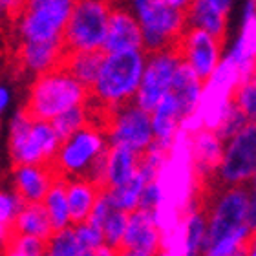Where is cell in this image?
<instances>
[{
    "label": "cell",
    "mask_w": 256,
    "mask_h": 256,
    "mask_svg": "<svg viewBox=\"0 0 256 256\" xmlns=\"http://www.w3.org/2000/svg\"><path fill=\"white\" fill-rule=\"evenodd\" d=\"M141 20L143 33V46L141 55L143 59L154 57L158 54H172L176 48L178 38L188 26V10L190 2H136Z\"/></svg>",
    "instance_id": "obj_1"
},
{
    "label": "cell",
    "mask_w": 256,
    "mask_h": 256,
    "mask_svg": "<svg viewBox=\"0 0 256 256\" xmlns=\"http://www.w3.org/2000/svg\"><path fill=\"white\" fill-rule=\"evenodd\" d=\"M84 88L70 77L40 74L33 80L20 116L30 123H48L74 106H79Z\"/></svg>",
    "instance_id": "obj_2"
},
{
    "label": "cell",
    "mask_w": 256,
    "mask_h": 256,
    "mask_svg": "<svg viewBox=\"0 0 256 256\" xmlns=\"http://www.w3.org/2000/svg\"><path fill=\"white\" fill-rule=\"evenodd\" d=\"M247 200H249L247 185L227 187L216 194L208 212L207 234L202 246L203 252H207L222 242L246 238L249 232L246 225Z\"/></svg>",
    "instance_id": "obj_3"
},
{
    "label": "cell",
    "mask_w": 256,
    "mask_h": 256,
    "mask_svg": "<svg viewBox=\"0 0 256 256\" xmlns=\"http://www.w3.org/2000/svg\"><path fill=\"white\" fill-rule=\"evenodd\" d=\"M110 8L112 2H74L68 20L57 38V50L88 52L102 48Z\"/></svg>",
    "instance_id": "obj_4"
},
{
    "label": "cell",
    "mask_w": 256,
    "mask_h": 256,
    "mask_svg": "<svg viewBox=\"0 0 256 256\" xmlns=\"http://www.w3.org/2000/svg\"><path fill=\"white\" fill-rule=\"evenodd\" d=\"M143 55L138 50L108 55L97 79L96 94L116 106L136 97L143 75Z\"/></svg>",
    "instance_id": "obj_5"
},
{
    "label": "cell",
    "mask_w": 256,
    "mask_h": 256,
    "mask_svg": "<svg viewBox=\"0 0 256 256\" xmlns=\"http://www.w3.org/2000/svg\"><path fill=\"white\" fill-rule=\"evenodd\" d=\"M59 141L50 123H30L16 114L10 132V158L13 170L35 165L57 152Z\"/></svg>",
    "instance_id": "obj_6"
},
{
    "label": "cell",
    "mask_w": 256,
    "mask_h": 256,
    "mask_svg": "<svg viewBox=\"0 0 256 256\" xmlns=\"http://www.w3.org/2000/svg\"><path fill=\"white\" fill-rule=\"evenodd\" d=\"M256 170V123H247L230 139L229 148L224 152L212 185L218 190L234 185H247Z\"/></svg>",
    "instance_id": "obj_7"
},
{
    "label": "cell",
    "mask_w": 256,
    "mask_h": 256,
    "mask_svg": "<svg viewBox=\"0 0 256 256\" xmlns=\"http://www.w3.org/2000/svg\"><path fill=\"white\" fill-rule=\"evenodd\" d=\"M74 2L62 0H37L28 2L26 11L16 24L15 32L18 37L32 42H50L57 40L68 20Z\"/></svg>",
    "instance_id": "obj_8"
},
{
    "label": "cell",
    "mask_w": 256,
    "mask_h": 256,
    "mask_svg": "<svg viewBox=\"0 0 256 256\" xmlns=\"http://www.w3.org/2000/svg\"><path fill=\"white\" fill-rule=\"evenodd\" d=\"M102 146L104 141L99 134L80 126L64 143L59 144L57 152L52 156V163L62 180H77L84 174L92 160L99 154Z\"/></svg>",
    "instance_id": "obj_9"
},
{
    "label": "cell",
    "mask_w": 256,
    "mask_h": 256,
    "mask_svg": "<svg viewBox=\"0 0 256 256\" xmlns=\"http://www.w3.org/2000/svg\"><path fill=\"white\" fill-rule=\"evenodd\" d=\"M220 52H222V46L208 33L192 26H187L174 48V55L178 57V60L188 64L194 70L202 86L207 84L214 70L218 68Z\"/></svg>",
    "instance_id": "obj_10"
},
{
    "label": "cell",
    "mask_w": 256,
    "mask_h": 256,
    "mask_svg": "<svg viewBox=\"0 0 256 256\" xmlns=\"http://www.w3.org/2000/svg\"><path fill=\"white\" fill-rule=\"evenodd\" d=\"M146 60L148 64L141 75L136 101L143 112L152 116L160 101L166 96V92L170 88L172 77L176 74V68L180 66V60L172 54H158L154 57H148Z\"/></svg>",
    "instance_id": "obj_11"
},
{
    "label": "cell",
    "mask_w": 256,
    "mask_h": 256,
    "mask_svg": "<svg viewBox=\"0 0 256 256\" xmlns=\"http://www.w3.org/2000/svg\"><path fill=\"white\" fill-rule=\"evenodd\" d=\"M152 121L146 112L138 106L136 97L119 104V119L110 144H123L134 152H143L152 143Z\"/></svg>",
    "instance_id": "obj_12"
},
{
    "label": "cell",
    "mask_w": 256,
    "mask_h": 256,
    "mask_svg": "<svg viewBox=\"0 0 256 256\" xmlns=\"http://www.w3.org/2000/svg\"><path fill=\"white\" fill-rule=\"evenodd\" d=\"M190 136V154L194 183H208L224 161V144L212 130L198 128Z\"/></svg>",
    "instance_id": "obj_13"
},
{
    "label": "cell",
    "mask_w": 256,
    "mask_h": 256,
    "mask_svg": "<svg viewBox=\"0 0 256 256\" xmlns=\"http://www.w3.org/2000/svg\"><path fill=\"white\" fill-rule=\"evenodd\" d=\"M141 46H143V33H141L139 22L134 18V15L126 8L112 4L108 13L106 37H104L102 50L108 55H112L121 52H132V50L141 52Z\"/></svg>",
    "instance_id": "obj_14"
},
{
    "label": "cell",
    "mask_w": 256,
    "mask_h": 256,
    "mask_svg": "<svg viewBox=\"0 0 256 256\" xmlns=\"http://www.w3.org/2000/svg\"><path fill=\"white\" fill-rule=\"evenodd\" d=\"M119 246L152 256L161 251V234L156 225L154 212L144 210V208H136L128 214L126 230Z\"/></svg>",
    "instance_id": "obj_15"
},
{
    "label": "cell",
    "mask_w": 256,
    "mask_h": 256,
    "mask_svg": "<svg viewBox=\"0 0 256 256\" xmlns=\"http://www.w3.org/2000/svg\"><path fill=\"white\" fill-rule=\"evenodd\" d=\"M15 174V198L24 207L42 203L52 185L59 183V180L40 163L22 166Z\"/></svg>",
    "instance_id": "obj_16"
},
{
    "label": "cell",
    "mask_w": 256,
    "mask_h": 256,
    "mask_svg": "<svg viewBox=\"0 0 256 256\" xmlns=\"http://www.w3.org/2000/svg\"><path fill=\"white\" fill-rule=\"evenodd\" d=\"M230 2H190L188 10V26L203 30L224 48L227 35V16Z\"/></svg>",
    "instance_id": "obj_17"
},
{
    "label": "cell",
    "mask_w": 256,
    "mask_h": 256,
    "mask_svg": "<svg viewBox=\"0 0 256 256\" xmlns=\"http://www.w3.org/2000/svg\"><path fill=\"white\" fill-rule=\"evenodd\" d=\"M202 92H203V86L200 82V79L196 77V74H194V70L188 64L180 62V66L176 68V74L172 77L168 94L176 101L182 123L198 112Z\"/></svg>",
    "instance_id": "obj_18"
},
{
    "label": "cell",
    "mask_w": 256,
    "mask_h": 256,
    "mask_svg": "<svg viewBox=\"0 0 256 256\" xmlns=\"http://www.w3.org/2000/svg\"><path fill=\"white\" fill-rule=\"evenodd\" d=\"M102 196L96 185L84 180H68L66 202H68V227L77 229L86 224L90 218L92 208L96 202Z\"/></svg>",
    "instance_id": "obj_19"
},
{
    "label": "cell",
    "mask_w": 256,
    "mask_h": 256,
    "mask_svg": "<svg viewBox=\"0 0 256 256\" xmlns=\"http://www.w3.org/2000/svg\"><path fill=\"white\" fill-rule=\"evenodd\" d=\"M141 152H134L123 144H110L106 166V185L108 190L123 187L139 170Z\"/></svg>",
    "instance_id": "obj_20"
},
{
    "label": "cell",
    "mask_w": 256,
    "mask_h": 256,
    "mask_svg": "<svg viewBox=\"0 0 256 256\" xmlns=\"http://www.w3.org/2000/svg\"><path fill=\"white\" fill-rule=\"evenodd\" d=\"M229 101L240 110L249 123H256V57L240 66V79Z\"/></svg>",
    "instance_id": "obj_21"
},
{
    "label": "cell",
    "mask_w": 256,
    "mask_h": 256,
    "mask_svg": "<svg viewBox=\"0 0 256 256\" xmlns=\"http://www.w3.org/2000/svg\"><path fill=\"white\" fill-rule=\"evenodd\" d=\"M150 121H152V132L156 134V141L172 144L178 130L182 126V118H180V112H178L176 101H174V97L168 92L160 101L154 114L150 116Z\"/></svg>",
    "instance_id": "obj_22"
},
{
    "label": "cell",
    "mask_w": 256,
    "mask_h": 256,
    "mask_svg": "<svg viewBox=\"0 0 256 256\" xmlns=\"http://www.w3.org/2000/svg\"><path fill=\"white\" fill-rule=\"evenodd\" d=\"M66 188H68V180L52 185L46 198H44V208L50 216L52 227L59 234L60 230L68 227V202H66Z\"/></svg>",
    "instance_id": "obj_23"
},
{
    "label": "cell",
    "mask_w": 256,
    "mask_h": 256,
    "mask_svg": "<svg viewBox=\"0 0 256 256\" xmlns=\"http://www.w3.org/2000/svg\"><path fill=\"white\" fill-rule=\"evenodd\" d=\"M144 185H146V180H144L143 174L138 170V174H136L128 183H124L123 187H118L108 192V198H110L114 208H118V210L126 212V214L136 210L139 205V198H141V192H143Z\"/></svg>",
    "instance_id": "obj_24"
},
{
    "label": "cell",
    "mask_w": 256,
    "mask_h": 256,
    "mask_svg": "<svg viewBox=\"0 0 256 256\" xmlns=\"http://www.w3.org/2000/svg\"><path fill=\"white\" fill-rule=\"evenodd\" d=\"M48 123H50V126H52V130H54L55 138H57L59 144L64 143L72 134H75L80 126H82V114H80V106L70 108V110L62 112L60 116H57V118H54L52 121H48Z\"/></svg>",
    "instance_id": "obj_25"
},
{
    "label": "cell",
    "mask_w": 256,
    "mask_h": 256,
    "mask_svg": "<svg viewBox=\"0 0 256 256\" xmlns=\"http://www.w3.org/2000/svg\"><path fill=\"white\" fill-rule=\"evenodd\" d=\"M128 224V214L121 212L118 208H112L108 216L102 222L101 232H102V242H106L108 247H118L121 244L124 236V230H126Z\"/></svg>",
    "instance_id": "obj_26"
},
{
    "label": "cell",
    "mask_w": 256,
    "mask_h": 256,
    "mask_svg": "<svg viewBox=\"0 0 256 256\" xmlns=\"http://www.w3.org/2000/svg\"><path fill=\"white\" fill-rule=\"evenodd\" d=\"M50 256H79V247L75 240V230L72 227H66L55 236L54 244H52V251Z\"/></svg>",
    "instance_id": "obj_27"
},
{
    "label": "cell",
    "mask_w": 256,
    "mask_h": 256,
    "mask_svg": "<svg viewBox=\"0 0 256 256\" xmlns=\"http://www.w3.org/2000/svg\"><path fill=\"white\" fill-rule=\"evenodd\" d=\"M22 208H24V205L15 196H6L0 192V227L8 224L15 214L20 212Z\"/></svg>",
    "instance_id": "obj_28"
},
{
    "label": "cell",
    "mask_w": 256,
    "mask_h": 256,
    "mask_svg": "<svg viewBox=\"0 0 256 256\" xmlns=\"http://www.w3.org/2000/svg\"><path fill=\"white\" fill-rule=\"evenodd\" d=\"M246 225L249 230H256V188H251L249 200H247Z\"/></svg>",
    "instance_id": "obj_29"
},
{
    "label": "cell",
    "mask_w": 256,
    "mask_h": 256,
    "mask_svg": "<svg viewBox=\"0 0 256 256\" xmlns=\"http://www.w3.org/2000/svg\"><path fill=\"white\" fill-rule=\"evenodd\" d=\"M240 252L244 256H256V230H249L240 244Z\"/></svg>",
    "instance_id": "obj_30"
},
{
    "label": "cell",
    "mask_w": 256,
    "mask_h": 256,
    "mask_svg": "<svg viewBox=\"0 0 256 256\" xmlns=\"http://www.w3.org/2000/svg\"><path fill=\"white\" fill-rule=\"evenodd\" d=\"M114 251H116V256H152L141 251H132V249H126V247H123V246L114 247Z\"/></svg>",
    "instance_id": "obj_31"
},
{
    "label": "cell",
    "mask_w": 256,
    "mask_h": 256,
    "mask_svg": "<svg viewBox=\"0 0 256 256\" xmlns=\"http://www.w3.org/2000/svg\"><path fill=\"white\" fill-rule=\"evenodd\" d=\"M92 256H116V251L108 246H99L97 249H94Z\"/></svg>",
    "instance_id": "obj_32"
},
{
    "label": "cell",
    "mask_w": 256,
    "mask_h": 256,
    "mask_svg": "<svg viewBox=\"0 0 256 256\" xmlns=\"http://www.w3.org/2000/svg\"><path fill=\"white\" fill-rule=\"evenodd\" d=\"M8 102V92L4 88H0V110L4 108V104Z\"/></svg>",
    "instance_id": "obj_33"
},
{
    "label": "cell",
    "mask_w": 256,
    "mask_h": 256,
    "mask_svg": "<svg viewBox=\"0 0 256 256\" xmlns=\"http://www.w3.org/2000/svg\"><path fill=\"white\" fill-rule=\"evenodd\" d=\"M247 187L256 188V170H254V174H252V178H251V180H249V183H247Z\"/></svg>",
    "instance_id": "obj_34"
},
{
    "label": "cell",
    "mask_w": 256,
    "mask_h": 256,
    "mask_svg": "<svg viewBox=\"0 0 256 256\" xmlns=\"http://www.w3.org/2000/svg\"><path fill=\"white\" fill-rule=\"evenodd\" d=\"M232 256H244V254H242V252H240V249H238V251H236V252H234V254H232Z\"/></svg>",
    "instance_id": "obj_35"
}]
</instances>
